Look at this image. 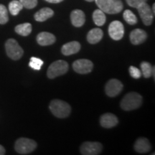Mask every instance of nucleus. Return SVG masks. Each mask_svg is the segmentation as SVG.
I'll return each instance as SVG.
<instances>
[{"mask_svg":"<svg viewBox=\"0 0 155 155\" xmlns=\"http://www.w3.org/2000/svg\"><path fill=\"white\" fill-rule=\"evenodd\" d=\"M147 0H126L128 5H129L131 7H134V8H137L141 4L147 2Z\"/></svg>","mask_w":155,"mask_h":155,"instance_id":"nucleus-29","label":"nucleus"},{"mask_svg":"<svg viewBox=\"0 0 155 155\" xmlns=\"http://www.w3.org/2000/svg\"><path fill=\"white\" fill-rule=\"evenodd\" d=\"M56 38L54 35L48 32H42L37 36V42L40 45L48 46L55 43Z\"/></svg>","mask_w":155,"mask_h":155,"instance_id":"nucleus-14","label":"nucleus"},{"mask_svg":"<svg viewBox=\"0 0 155 155\" xmlns=\"http://www.w3.org/2000/svg\"><path fill=\"white\" fill-rule=\"evenodd\" d=\"M124 86L121 81L117 79H111L106 83L105 86V92L109 97H115L118 96L123 90Z\"/></svg>","mask_w":155,"mask_h":155,"instance_id":"nucleus-10","label":"nucleus"},{"mask_svg":"<svg viewBox=\"0 0 155 155\" xmlns=\"http://www.w3.org/2000/svg\"><path fill=\"white\" fill-rule=\"evenodd\" d=\"M129 38L131 43L134 45H137L145 42L147 38V34L144 30L141 29H135L131 32Z\"/></svg>","mask_w":155,"mask_h":155,"instance_id":"nucleus-13","label":"nucleus"},{"mask_svg":"<svg viewBox=\"0 0 155 155\" xmlns=\"http://www.w3.org/2000/svg\"><path fill=\"white\" fill-rule=\"evenodd\" d=\"M37 143L34 140L28 138H20L16 141L15 149L20 154H28L35 150Z\"/></svg>","mask_w":155,"mask_h":155,"instance_id":"nucleus-5","label":"nucleus"},{"mask_svg":"<svg viewBox=\"0 0 155 155\" xmlns=\"http://www.w3.org/2000/svg\"><path fill=\"white\" fill-rule=\"evenodd\" d=\"M23 9V6L19 1L17 0H13L9 4V10L12 15L16 16Z\"/></svg>","mask_w":155,"mask_h":155,"instance_id":"nucleus-23","label":"nucleus"},{"mask_svg":"<svg viewBox=\"0 0 155 155\" xmlns=\"http://www.w3.org/2000/svg\"><path fill=\"white\" fill-rule=\"evenodd\" d=\"M119 123L118 118L113 114L106 113L102 115L100 118V124L103 127L106 129L114 127Z\"/></svg>","mask_w":155,"mask_h":155,"instance_id":"nucleus-12","label":"nucleus"},{"mask_svg":"<svg viewBox=\"0 0 155 155\" xmlns=\"http://www.w3.org/2000/svg\"><path fill=\"white\" fill-rule=\"evenodd\" d=\"M81 50V45L78 42L72 41L65 44L61 48V52L64 55H71L78 53Z\"/></svg>","mask_w":155,"mask_h":155,"instance_id":"nucleus-16","label":"nucleus"},{"mask_svg":"<svg viewBox=\"0 0 155 155\" xmlns=\"http://www.w3.org/2000/svg\"><path fill=\"white\" fill-rule=\"evenodd\" d=\"M69 66L66 61L58 60L53 62L48 69L47 75L50 79H53L60 75L65 74L68 71Z\"/></svg>","mask_w":155,"mask_h":155,"instance_id":"nucleus-4","label":"nucleus"},{"mask_svg":"<svg viewBox=\"0 0 155 155\" xmlns=\"http://www.w3.org/2000/svg\"><path fill=\"white\" fill-rule=\"evenodd\" d=\"M22 4L23 7L26 9H33L38 5V0H19Z\"/></svg>","mask_w":155,"mask_h":155,"instance_id":"nucleus-27","label":"nucleus"},{"mask_svg":"<svg viewBox=\"0 0 155 155\" xmlns=\"http://www.w3.org/2000/svg\"><path fill=\"white\" fill-rule=\"evenodd\" d=\"M49 108L54 116L61 119L68 117L71 111V106L68 103L58 99L52 101L50 104Z\"/></svg>","mask_w":155,"mask_h":155,"instance_id":"nucleus-2","label":"nucleus"},{"mask_svg":"<svg viewBox=\"0 0 155 155\" xmlns=\"http://www.w3.org/2000/svg\"><path fill=\"white\" fill-rule=\"evenodd\" d=\"M152 12H153V13H154V12H155V4H153V6H152Z\"/></svg>","mask_w":155,"mask_h":155,"instance_id":"nucleus-32","label":"nucleus"},{"mask_svg":"<svg viewBox=\"0 0 155 155\" xmlns=\"http://www.w3.org/2000/svg\"><path fill=\"white\" fill-rule=\"evenodd\" d=\"M137 9L143 23L147 26H150L152 25L154 14L153 13L150 6L147 2H144L139 5Z\"/></svg>","mask_w":155,"mask_h":155,"instance_id":"nucleus-7","label":"nucleus"},{"mask_svg":"<svg viewBox=\"0 0 155 155\" xmlns=\"http://www.w3.org/2000/svg\"><path fill=\"white\" fill-rule=\"evenodd\" d=\"M95 2L98 8L107 14H118L124 8L121 0H95Z\"/></svg>","mask_w":155,"mask_h":155,"instance_id":"nucleus-1","label":"nucleus"},{"mask_svg":"<svg viewBox=\"0 0 155 155\" xmlns=\"http://www.w3.org/2000/svg\"><path fill=\"white\" fill-rule=\"evenodd\" d=\"M54 15V12L52 9L48 8V7H45L40 9L38 12L35 14V19L38 22H45L47 19H50Z\"/></svg>","mask_w":155,"mask_h":155,"instance_id":"nucleus-18","label":"nucleus"},{"mask_svg":"<svg viewBox=\"0 0 155 155\" xmlns=\"http://www.w3.org/2000/svg\"><path fill=\"white\" fill-rule=\"evenodd\" d=\"M15 32L21 36H28L32 32V25L30 23H23L15 27Z\"/></svg>","mask_w":155,"mask_h":155,"instance_id":"nucleus-21","label":"nucleus"},{"mask_svg":"<svg viewBox=\"0 0 155 155\" xmlns=\"http://www.w3.org/2000/svg\"><path fill=\"white\" fill-rule=\"evenodd\" d=\"M43 64L44 62L41 59H40L38 58L32 57L30 58V63H29V66L31 68L35 70V71H40Z\"/></svg>","mask_w":155,"mask_h":155,"instance_id":"nucleus-25","label":"nucleus"},{"mask_svg":"<svg viewBox=\"0 0 155 155\" xmlns=\"http://www.w3.org/2000/svg\"><path fill=\"white\" fill-rule=\"evenodd\" d=\"M108 34L114 40H120L124 35V27L120 21L115 20L108 26Z\"/></svg>","mask_w":155,"mask_h":155,"instance_id":"nucleus-9","label":"nucleus"},{"mask_svg":"<svg viewBox=\"0 0 155 155\" xmlns=\"http://www.w3.org/2000/svg\"><path fill=\"white\" fill-rule=\"evenodd\" d=\"M103 145L96 141H86L82 144L80 151L83 155H97L101 153Z\"/></svg>","mask_w":155,"mask_h":155,"instance_id":"nucleus-8","label":"nucleus"},{"mask_svg":"<svg viewBox=\"0 0 155 155\" xmlns=\"http://www.w3.org/2000/svg\"><path fill=\"white\" fill-rule=\"evenodd\" d=\"M5 153H6L5 149L4 148V147L2 146V145H0V155L5 154Z\"/></svg>","mask_w":155,"mask_h":155,"instance_id":"nucleus-31","label":"nucleus"},{"mask_svg":"<svg viewBox=\"0 0 155 155\" xmlns=\"http://www.w3.org/2000/svg\"><path fill=\"white\" fill-rule=\"evenodd\" d=\"M141 69V74L144 75L145 78H149L152 75L154 77V67L148 62L144 61L140 65Z\"/></svg>","mask_w":155,"mask_h":155,"instance_id":"nucleus-22","label":"nucleus"},{"mask_svg":"<svg viewBox=\"0 0 155 155\" xmlns=\"http://www.w3.org/2000/svg\"><path fill=\"white\" fill-rule=\"evenodd\" d=\"M71 20L73 26L76 28H81L84 25L85 21H86L84 12L81 9H75L72 11L71 14Z\"/></svg>","mask_w":155,"mask_h":155,"instance_id":"nucleus-15","label":"nucleus"},{"mask_svg":"<svg viewBox=\"0 0 155 155\" xmlns=\"http://www.w3.org/2000/svg\"><path fill=\"white\" fill-rule=\"evenodd\" d=\"M46 2L49 3H54V4H57V3H60L61 2H63V0H45Z\"/></svg>","mask_w":155,"mask_h":155,"instance_id":"nucleus-30","label":"nucleus"},{"mask_svg":"<svg viewBox=\"0 0 155 155\" xmlns=\"http://www.w3.org/2000/svg\"><path fill=\"white\" fill-rule=\"evenodd\" d=\"M87 2H95V0H86Z\"/></svg>","mask_w":155,"mask_h":155,"instance_id":"nucleus-33","label":"nucleus"},{"mask_svg":"<svg viewBox=\"0 0 155 155\" xmlns=\"http://www.w3.org/2000/svg\"><path fill=\"white\" fill-rule=\"evenodd\" d=\"M8 12L6 7L3 5H0V24L5 25L8 22Z\"/></svg>","mask_w":155,"mask_h":155,"instance_id":"nucleus-26","label":"nucleus"},{"mask_svg":"<svg viewBox=\"0 0 155 155\" xmlns=\"http://www.w3.org/2000/svg\"><path fill=\"white\" fill-rule=\"evenodd\" d=\"M5 49L8 57L14 61L20 59L24 53L22 48L19 46L18 42L15 39H9L6 42Z\"/></svg>","mask_w":155,"mask_h":155,"instance_id":"nucleus-6","label":"nucleus"},{"mask_svg":"<svg viewBox=\"0 0 155 155\" xmlns=\"http://www.w3.org/2000/svg\"><path fill=\"white\" fill-rule=\"evenodd\" d=\"M73 68L78 73L87 74L92 71L94 68V64L89 60L79 59L73 63Z\"/></svg>","mask_w":155,"mask_h":155,"instance_id":"nucleus-11","label":"nucleus"},{"mask_svg":"<svg viewBox=\"0 0 155 155\" xmlns=\"http://www.w3.org/2000/svg\"><path fill=\"white\" fill-rule=\"evenodd\" d=\"M142 104V97L136 92H131L124 97L121 102V108L124 111H132L140 107Z\"/></svg>","mask_w":155,"mask_h":155,"instance_id":"nucleus-3","label":"nucleus"},{"mask_svg":"<svg viewBox=\"0 0 155 155\" xmlns=\"http://www.w3.org/2000/svg\"><path fill=\"white\" fill-rule=\"evenodd\" d=\"M123 17L124 19V20L129 25H134L137 23V16L131 10H129V9H127V10L124 12Z\"/></svg>","mask_w":155,"mask_h":155,"instance_id":"nucleus-24","label":"nucleus"},{"mask_svg":"<svg viewBox=\"0 0 155 155\" xmlns=\"http://www.w3.org/2000/svg\"><path fill=\"white\" fill-rule=\"evenodd\" d=\"M104 32L100 28L92 29L87 35V40L91 44H96L101 40Z\"/></svg>","mask_w":155,"mask_h":155,"instance_id":"nucleus-19","label":"nucleus"},{"mask_svg":"<svg viewBox=\"0 0 155 155\" xmlns=\"http://www.w3.org/2000/svg\"><path fill=\"white\" fill-rule=\"evenodd\" d=\"M152 149L150 141L146 138H139L134 144V150L137 152L144 154L150 152Z\"/></svg>","mask_w":155,"mask_h":155,"instance_id":"nucleus-17","label":"nucleus"},{"mask_svg":"<svg viewBox=\"0 0 155 155\" xmlns=\"http://www.w3.org/2000/svg\"><path fill=\"white\" fill-rule=\"evenodd\" d=\"M93 20L97 26H103L106 20L105 13L100 9H96L93 13Z\"/></svg>","mask_w":155,"mask_h":155,"instance_id":"nucleus-20","label":"nucleus"},{"mask_svg":"<svg viewBox=\"0 0 155 155\" xmlns=\"http://www.w3.org/2000/svg\"><path fill=\"white\" fill-rule=\"evenodd\" d=\"M129 73H130V75L133 78L135 79H139V78H141V71L137 68H136L134 66H131L129 67Z\"/></svg>","mask_w":155,"mask_h":155,"instance_id":"nucleus-28","label":"nucleus"}]
</instances>
